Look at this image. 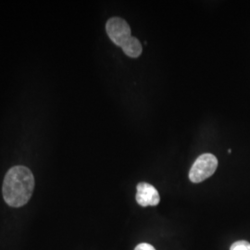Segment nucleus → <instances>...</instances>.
I'll use <instances>...</instances> for the list:
<instances>
[{"label":"nucleus","instance_id":"423d86ee","mask_svg":"<svg viewBox=\"0 0 250 250\" xmlns=\"http://www.w3.org/2000/svg\"><path fill=\"white\" fill-rule=\"evenodd\" d=\"M134 250H156L151 245L147 244V243H142V244H139Z\"/></svg>","mask_w":250,"mask_h":250},{"label":"nucleus","instance_id":"f03ea898","mask_svg":"<svg viewBox=\"0 0 250 250\" xmlns=\"http://www.w3.org/2000/svg\"><path fill=\"white\" fill-rule=\"evenodd\" d=\"M106 31L109 39L118 46H121L128 57L138 58L143 51L140 41L132 36L131 28L124 19L110 18L106 23Z\"/></svg>","mask_w":250,"mask_h":250},{"label":"nucleus","instance_id":"f257e3e1","mask_svg":"<svg viewBox=\"0 0 250 250\" xmlns=\"http://www.w3.org/2000/svg\"><path fill=\"white\" fill-rule=\"evenodd\" d=\"M35 177L25 166H14L5 175L2 193L5 202L12 208L25 205L35 189Z\"/></svg>","mask_w":250,"mask_h":250},{"label":"nucleus","instance_id":"20e7f679","mask_svg":"<svg viewBox=\"0 0 250 250\" xmlns=\"http://www.w3.org/2000/svg\"><path fill=\"white\" fill-rule=\"evenodd\" d=\"M135 199L141 207L157 206L161 201L158 190L147 183H139L136 187Z\"/></svg>","mask_w":250,"mask_h":250},{"label":"nucleus","instance_id":"7ed1b4c3","mask_svg":"<svg viewBox=\"0 0 250 250\" xmlns=\"http://www.w3.org/2000/svg\"><path fill=\"white\" fill-rule=\"evenodd\" d=\"M218 167V160L213 154L205 153L199 156L189 171V179L192 183H201L213 175Z\"/></svg>","mask_w":250,"mask_h":250},{"label":"nucleus","instance_id":"39448f33","mask_svg":"<svg viewBox=\"0 0 250 250\" xmlns=\"http://www.w3.org/2000/svg\"><path fill=\"white\" fill-rule=\"evenodd\" d=\"M230 250H250V243L244 240L234 242L231 246Z\"/></svg>","mask_w":250,"mask_h":250}]
</instances>
